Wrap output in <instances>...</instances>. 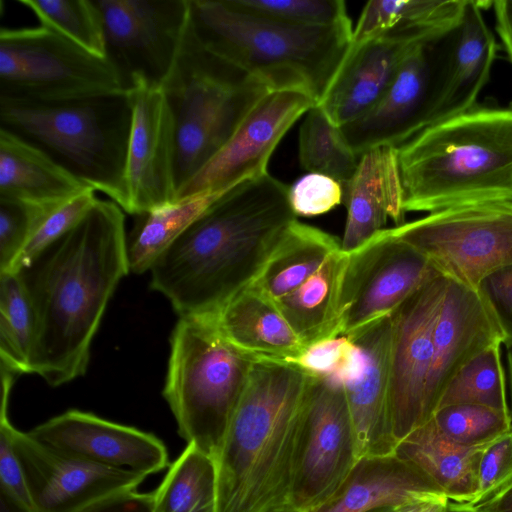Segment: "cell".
<instances>
[{"instance_id":"cell-50","label":"cell","mask_w":512,"mask_h":512,"mask_svg":"<svg viewBox=\"0 0 512 512\" xmlns=\"http://www.w3.org/2000/svg\"><path fill=\"white\" fill-rule=\"evenodd\" d=\"M449 499L445 495L415 500L394 508V512H446Z\"/></svg>"},{"instance_id":"cell-11","label":"cell","mask_w":512,"mask_h":512,"mask_svg":"<svg viewBox=\"0 0 512 512\" xmlns=\"http://www.w3.org/2000/svg\"><path fill=\"white\" fill-rule=\"evenodd\" d=\"M439 275L425 255L394 237L390 228L379 231L348 253L340 335L355 337Z\"/></svg>"},{"instance_id":"cell-55","label":"cell","mask_w":512,"mask_h":512,"mask_svg":"<svg viewBox=\"0 0 512 512\" xmlns=\"http://www.w3.org/2000/svg\"><path fill=\"white\" fill-rule=\"evenodd\" d=\"M510 350H512V348Z\"/></svg>"},{"instance_id":"cell-44","label":"cell","mask_w":512,"mask_h":512,"mask_svg":"<svg viewBox=\"0 0 512 512\" xmlns=\"http://www.w3.org/2000/svg\"><path fill=\"white\" fill-rule=\"evenodd\" d=\"M288 198L296 217H312L327 213L343 203L344 188L331 177L307 173L289 187Z\"/></svg>"},{"instance_id":"cell-20","label":"cell","mask_w":512,"mask_h":512,"mask_svg":"<svg viewBox=\"0 0 512 512\" xmlns=\"http://www.w3.org/2000/svg\"><path fill=\"white\" fill-rule=\"evenodd\" d=\"M441 36L444 35L395 29L351 45L317 105L339 128L358 119L383 97L410 51L421 42Z\"/></svg>"},{"instance_id":"cell-48","label":"cell","mask_w":512,"mask_h":512,"mask_svg":"<svg viewBox=\"0 0 512 512\" xmlns=\"http://www.w3.org/2000/svg\"><path fill=\"white\" fill-rule=\"evenodd\" d=\"M496 29L512 63V0L493 1Z\"/></svg>"},{"instance_id":"cell-37","label":"cell","mask_w":512,"mask_h":512,"mask_svg":"<svg viewBox=\"0 0 512 512\" xmlns=\"http://www.w3.org/2000/svg\"><path fill=\"white\" fill-rule=\"evenodd\" d=\"M30 10L39 25L71 40L90 53L106 57L101 11L95 0H17Z\"/></svg>"},{"instance_id":"cell-32","label":"cell","mask_w":512,"mask_h":512,"mask_svg":"<svg viewBox=\"0 0 512 512\" xmlns=\"http://www.w3.org/2000/svg\"><path fill=\"white\" fill-rule=\"evenodd\" d=\"M466 0H371L353 30L352 45L389 30L444 35L459 22Z\"/></svg>"},{"instance_id":"cell-8","label":"cell","mask_w":512,"mask_h":512,"mask_svg":"<svg viewBox=\"0 0 512 512\" xmlns=\"http://www.w3.org/2000/svg\"><path fill=\"white\" fill-rule=\"evenodd\" d=\"M254 362L224 338L214 315L179 317L163 397L187 444L212 458Z\"/></svg>"},{"instance_id":"cell-13","label":"cell","mask_w":512,"mask_h":512,"mask_svg":"<svg viewBox=\"0 0 512 512\" xmlns=\"http://www.w3.org/2000/svg\"><path fill=\"white\" fill-rule=\"evenodd\" d=\"M102 14L106 57L127 91L134 78L162 85L178 54L189 0H95Z\"/></svg>"},{"instance_id":"cell-49","label":"cell","mask_w":512,"mask_h":512,"mask_svg":"<svg viewBox=\"0 0 512 512\" xmlns=\"http://www.w3.org/2000/svg\"><path fill=\"white\" fill-rule=\"evenodd\" d=\"M473 507L476 512H512V482Z\"/></svg>"},{"instance_id":"cell-47","label":"cell","mask_w":512,"mask_h":512,"mask_svg":"<svg viewBox=\"0 0 512 512\" xmlns=\"http://www.w3.org/2000/svg\"><path fill=\"white\" fill-rule=\"evenodd\" d=\"M79 512H152V492L137 489L97 501Z\"/></svg>"},{"instance_id":"cell-36","label":"cell","mask_w":512,"mask_h":512,"mask_svg":"<svg viewBox=\"0 0 512 512\" xmlns=\"http://www.w3.org/2000/svg\"><path fill=\"white\" fill-rule=\"evenodd\" d=\"M500 345L488 347L456 373L444 390L437 409L473 404L509 411Z\"/></svg>"},{"instance_id":"cell-25","label":"cell","mask_w":512,"mask_h":512,"mask_svg":"<svg viewBox=\"0 0 512 512\" xmlns=\"http://www.w3.org/2000/svg\"><path fill=\"white\" fill-rule=\"evenodd\" d=\"M439 495L428 476L395 454L365 457L332 495L303 512H373Z\"/></svg>"},{"instance_id":"cell-39","label":"cell","mask_w":512,"mask_h":512,"mask_svg":"<svg viewBox=\"0 0 512 512\" xmlns=\"http://www.w3.org/2000/svg\"><path fill=\"white\" fill-rule=\"evenodd\" d=\"M242 12L304 27L331 26L350 20L342 0H226Z\"/></svg>"},{"instance_id":"cell-43","label":"cell","mask_w":512,"mask_h":512,"mask_svg":"<svg viewBox=\"0 0 512 512\" xmlns=\"http://www.w3.org/2000/svg\"><path fill=\"white\" fill-rule=\"evenodd\" d=\"M512 482V428L482 449L477 469V489L468 505L490 498Z\"/></svg>"},{"instance_id":"cell-4","label":"cell","mask_w":512,"mask_h":512,"mask_svg":"<svg viewBox=\"0 0 512 512\" xmlns=\"http://www.w3.org/2000/svg\"><path fill=\"white\" fill-rule=\"evenodd\" d=\"M397 150L406 213L512 202V105H476Z\"/></svg>"},{"instance_id":"cell-51","label":"cell","mask_w":512,"mask_h":512,"mask_svg":"<svg viewBox=\"0 0 512 512\" xmlns=\"http://www.w3.org/2000/svg\"><path fill=\"white\" fill-rule=\"evenodd\" d=\"M507 374L509 389V411L512 418V350L508 349L507 355Z\"/></svg>"},{"instance_id":"cell-2","label":"cell","mask_w":512,"mask_h":512,"mask_svg":"<svg viewBox=\"0 0 512 512\" xmlns=\"http://www.w3.org/2000/svg\"><path fill=\"white\" fill-rule=\"evenodd\" d=\"M288 191L269 173L232 188L159 255L150 287L179 317L217 314L253 283L297 219Z\"/></svg>"},{"instance_id":"cell-3","label":"cell","mask_w":512,"mask_h":512,"mask_svg":"<svg viewBox=\"0 0 512 512\" xmlns=\"http://www.w3.org/2000/svg\"><path fill=\"white\" fill-rule=\"evenodd\" d=\"M311 380L285 362L253 363L212 455L214 512L293 509L296 460Z\"/></svg>"},{"instance_id":"cell-54","label":"cell","mask_w":512,"mask_h":512,"mask_svg":"<svg viewBox=\"0 0 512 512\" xmlns=\"http://www.w3.org/2000/svg\"><path fill=\"white\" fill-rule=\"evenodd\" d=\"M280 512H298V511H296L294 509H289V510H284V511H280Z\"/></svg>"},{"instance_id":"cell-27","label":"cell","mask_w":512,"mask_h":512,"mask_svg":"<svg viewBox=\"0 0 512 512\" xmlns=\"http://www.w3.org/2000/svg\"><path fill=\"white\" fill-rule=\"evenodd\" d=\"M88 188L45 151L0 127V198L56 205Z\"/></svg>"},{"instance_id":"cell-29","label":"cell","mask_w":512,"mask_h":512,"mask_svg":"<svg viewBox=\"0 0 512 512\" xmlns=\"http://www.w3.org/2000/svg\"><path fill=\"white\" fill-rule=\"evenodd\" d=\"M483 447L454 443L427 421L398 442L394 454L428 476L450 501L469 503Z\"/></svg>"},{"instance_id":"cell-53","label":"cell","mask_w":512,"mask_h":512,"mask_svg":"<svg viewBox=\"0 0 512 512\" xmlns=\"http://www.w3.org/2000/svg\"><path fill=\"white\" fill-rule=\"evenodd\" d=\"M394 508L395 507L381 508V509H377L373 512H394Z\"/></svg>"},{"instance_id":"cell-22","label":"cell","mask_w":512,"mask_h":512,"mask_svg":"<svg viewBox=\"0 0 512 512\" xmlns=\"http://www.w3.org/2000/svg\"><path fill=\"white\" fill-rule=\"evenodd\" d=\"M493 1L466 0L458 24L440 40L435 101L429 125L465 113L476 106L496 57V41L482 9Z\"/></svg>"},{"instance_id":"cell-30","label":"cell","mask_w":512,"mask_h":512,"mask_svg":"<svg viewBox=\"0 0 512 512\" xmlns=\"http://www.w3.org/2000/svg\"><path fill=\"white\" fill-rule=\"evenodd\" d=\"M339 249L341 243L333 235L295 219L281 234L252 284L276 302L304 283Z\"/></svg>"},{"instance_id":"cell-6","label":"cell","mask_w":512,"mask_h":512,"mask_svg":"<svg viewBox=\"0 0 512 512\" xmlns=\"http://www.w3.org/2000/svg\"><path fill=\"white\" fill-rule=\"evenodd\" d=\"M0 127L45 151L125 212L131 130L127 93L60 103L0 101Z\"/></svg>"},{"instance_id":"cell-7","label":"cell","mask_w":512,"mask_h":512,"mask_svg":"<svg viewBox=\"0 0 512 512\" xmlns=\"http://www.w3.org/2000/svg\"><path fill=\"white\" fill-rule=\"evenodd\" d=\"M177 138V191L231 138L271 89L202 47L189 19L175 62L161 85Z\"/></svg>"},{"instance_id":"cell-42","label":"cell","mask_w":512,"mask_h":512,"mask_svg":"<svg viewBox=\"0 0 512 512\" xmlns=\"http://www.w3.org/2000/svg\"><path fill=\"white\" fill-rule=\"evenodd\" d=\"M51 206L0 198V272L11 270L35 225Z\"/></svg>"},{"instance_id":"cell-18","label":"cell","mask_w":512,"mask_h":512,"mask_svg":"<svg viewBox=\"0 0 512 512\" xmlns=\"http://www.w3.org/2000/svg\"><path fill=\"white\" fill-rule=\"evenodd\" d=\"M11 433L35 512H79L109 496L135 490L147 478L59 452L14 426Z\"/></svg>"},{"instance_id":"cell-15","label":"cell","mask_w":512,"mask_h":512,"mask_svg":"<svg viewBox=\"0 0 512 512\" xmlns=\"http://www.w3.org/2000/svg\"><path fill=\"white\" fill-rule=\"evenodd\" d=\"M127 96L131 130L125 212L136 216L176 202L177 138L174 117L161 85L134 78Z\"/></svg>"},{"instance_id":"cell-46","label":"cell","mask_w":512,"mask_h":512,"mask_svg":"<svg viewBox=\"0 0 512 512\" xmlns=\"http://www.w3.org/2000/svg\"><path fill=\"white\" fill-rule=\"evenodd\" d=\"M491 311L503 336V343L512 348V265L486 276L476 288Z\"/></svg>"},{"instance_id":"cell-33","label":"cell","mask_w":512,"mask_h":512,"mask_svg":"<svg viewBox=\"0 0 512 512\" xmlns=\"http://www.w3.org/2000/svg\"><path fill=\"white\" fill-rule=\"evenodd\" d=\"M214 508V461L187 444L152 492V512H214Z\"/></svg>"},{"instance_id":"cell-24","label":"cell","mask_w":512,"mask_h":512,"mask_svg":"<svg viewBox=\"0 0 512 512\" xmlns=\"http://www.w3.org/2000/svg\"><path fill=\"white\" fill-rule=\"evenodd\" d=\"M344 188L347 217L341 249L350 253L385 229L388 218L404 224L403 190L396 147L381 146L359 157Z\"/></svg>"},{"instance_id":"cell-16","label":"cell","mask_w":512,"mask_h":512,"mask_svg":"<svg viewBox=\"0 0 512 512\" xmlns=\"http://www.w3.org/2000/svg\"><path fill=\"white\" fill-rule=\"evenodd\" d=\"M297 89H271L243 118L222 149L177 191L176 201L227 190L267 174L271 155L293 124L316 105Z\"/></svg>"},{"instance_id":"cell-45","label":"cell","mask_w":512,"mask_h":512,"mask_svg":"<svg viewBox=\"0 0 512 512\" xmlns=\"http://www.w3.org/2000/svg\"><path fill=\"white\" fill-rule=\"evenodd\" d=\"M9 401L0 408V491L27 512H35L25 475L12 439V423L8 417Z\"/></svg>"},{"instance_id":"cell-23","label":"cell","mask_w":512,"mask_h":512,"mask_svg":"<svg viewBox=\"0 0 512 512\" xmlns=\"http://www.w3.org/2000/svg\"><path fill=\"white\" fill-rule=\"evenodd\" d=\"M364 355L361 373L343 385L354 432L357 461L394 454L389 417L390 315L353 338Z\"/></svg>"},{"instance_id":"cell-12","label":"cell","mask_w":512,"mask_h":512,"mask_svg":"<svg viewBox=\"0 0 512 512\" xmlns=\"http://www.w3.org/2000/svg\"><path fill=\"white\" fill-rule=\"evenodd\" d=\"M357 462L344 386L312 377L299 439L292 506L298 512L332 495Z\"/></svg>"},{"instance_id":"cell-26","label":"cell","mask_w":512,"mask_h":512,"mask_svg":"<svg viewBox=\"0 0 512 512\" xmlns=\"http://www.w3.org/2000/svg\"><path fill=\"white\" fill-rule=\"evenodd\" d=\"M214 316L224 338L253 361L285 362L306 348L274 301L253 284Z\"/></svg>"},{"instance_id":"cell-1","label":"cell","mask_w":512,"mask_h":512,"mask_svg":"<svg viewBox=\"0 0 512 512\" xmlns=\"http://www.w3.org/2000/svg\"><path fill=\"white\" fill-rule=\"evenodd\" d=\"M129 272L124 211L101 199L16 272L34 314L29 374L57 387L86 373L107 305Z\"/></svg>"},{"instance_id":"cell-5","label":"cell","mask_w":512,"mask_h":512,"mask_svg":"<svg viewBox=\"0 0 512 512\" xmlns=\"http://www.w3.org/2000/svg\"><path fill=\"white\" fill-rule=\"evenodd\" d=\"M189 26L204 49L270 89H297L318 104L352 45L351 20L294 26L248 14L226 0H189Z\"/></svg>"},{"instance_id":"cell-17","label":"cell","mask_w":512,"mask_h":512,"mask_svg":"<svg viewBox=\"0 0 512 512\" xmlns=\"http://www.w3.org/2000/svg\"><path fill=\"white\" fill-rule=\"evenodd\" d=\"M442 37L417 44L379 102L363 116L340 127L358 157L381 146L398 148L428 127L436 96Z\"/></svg>"},{"instance_id":"cell-31","label":"cell","mask_w":512,"mask_h":512,"mask_svg":"<svg viewBox=\"0 0 512 512\" xmlns=\"http://www.w3.org/2000/svg\"><path fill=\"white\" fill-rule=\"evenodd\" d=\"M231 189L204 191L136 215L127 235L130 272L149 271L159 255Z\"/></svg>"},{"instance_id":"cell-19","label":"cell","mask_w":512,"mask_h":512,"mask_svg":"<svg viewBox=\"0 0 512 512\" xmlns=\"http://www.w3.org/2000/svg\"><path fill=\"white\" fill-rule=\"evenodd\" d=\"M36 441L98 465L146 476L169 465L164 443L154 434L71 409L30 430Z\"/></svg>"},{"instance_id":"cell-34","label":"cell","mask_w":512,"mask_h":512,"mask_svg":"<svg viewBox=\"0 0 512 512\" xmlns=\"http://www.w3.org/2000/svg\"><path fill=\"white\" fill-rule=\"evenodd\" d=\"M359 157L319 105L305 114L299 131V162L309 173H319L344 187L354 175Z\"/></svg>"},{"instance_id":"cell-9","label":"cell","mask_w":512,"mask_h":512,"mask_svg":"<svg viewBox=\"0 0 512 512\" xmlns=\"http://www.w3.org/2000/svg\"><path fill=\"white\" fill-rule=\"evenodd\" d=\"M124 93L107 57L42 25L0 29V101L60 103Z\"/></svg>"},{"instance_id":"cell-41","label":"cell","mask_w":512,"mask_h":512,"mask_svg":"<svg viewBox=\"0 0 512 512\" xmlns=\"http://www.w3.org/2000/svg\"><path fill=\"white\" fill-rule=\"evenodd\" d=\"M95 190L82 193L51 206L35 225L29 239L15 260L9 273H16L38 254L74 228L98 201Z\"/></svg>"},{"instance_id":"cell-10","label":"cell","mask_w":512,"mask_h":512,"mask_svg":"<svg viewBox=\"0 0 512 512\" xmlns=\"http://www.w3.org/2000/svg\"><path fill=\"white\" fill-rule=\"evenodd\" d=\"M390 231L442 275L474 289L489 274L512 265V202L455 206Z\"/></svg>"},{"instance_id":"cell-14","label":"cell","mask_w":512,"mask_h":512,"mask_svg":"<svg viewBox=\"0 0 512 512\" xmlns=\"http://www.w3.org/2000/svg\"><path fill=\"white\" fill-rule=\"evenodd\" d=\"M447 282L444 275L435 277L390 314L389 417L396 444L427 421L433 331Z\"/></svg>"},{"instance_id":"cell-40","label":"cell","mask_w":512,"mask_h":512,"mask_svg":"<svg viewBox=\"0 0 512 512\" xmlns=\"http://www.w3.org/2000/svg\"><path fill=\"white\" fill-rule=\"evenodd\" d=\"M285 363L311 377L345 385L361 373L364 355L357 343L341 335L309 345L299 356Z\"/></svg>"},{"instance_id":"cell-35","label":"cell","mask_w":512,"mask_h":512,"mask_svg":"<svg viewBox=\"0 0 512 512\" xmlns=\"http://www.w3.org/2000/svg\"><path fill=\"white\" fill-rule=\"evenodd\" d=\"M34 332L33 310L19 276L0 272L1 367L29 374Z\"/></svg>"},{"instance_id":"cell-28","label":"cell","mask_w":512,"mask_h":512,"mask_svg":"<svg viewBox=\"0 0 512 512\" xmlns=\"http://www.w3.org/2000/svg\"><path fill=\"white\" fill-rule=\"evenodd\" d=\"M348 253L333 252L304 283L274 302L307 347L340 335L341 293Z\"/></svg>"},{"instance_id":"cell-21","label":"cell","mask_w":512,"mask_h":512,"mask_svg":"<svg viewBox=\"0 0 512 512\" xmlns=\"http://www.w3.org/2000/svg\"><path fill=\"white\" fill-rule=\"evenodd\" d=\"M502 343V333L478 291L448 278L433 331L425 395L427 421L456 373L488 347Z\"/></svg>"},{"instance_id":"cell-38","label":"cell","mask_w":512,"mask_h":512,"mask_svg":"<svg viewBox=\"0 0 512 512\" xmlns=\"http://www.w3.org/2000/svg\"><path fill=\"white\" fill-rule=\"evenodd\" d=\"M428 421L444 437L467 447H483L512 428L510 411L473 404L441 407Z\"/></svg>"},{"instance_id":"cell-52","label":"cell","mask_w":512,"mask_h":512,"mask_svg":"<svg viewBox=\"0 0 512 512\" xmlns=\"http://www.w3.org/2000/svg\"><path fill=\"white\" fill-rule=\"evenodd\" d=\"M446 512H476L474 507L466 503H457L449 500Z\"/></svg>"}]
</instances>
